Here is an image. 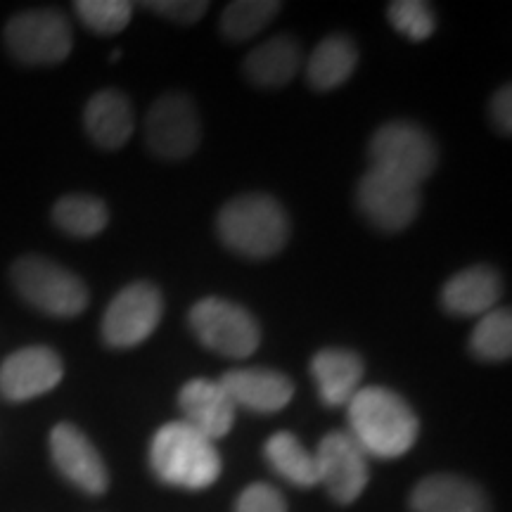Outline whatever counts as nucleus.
Here are the masks:
<instances>
[{
    "label": "nucleus",
    "instance_id": "obj_1",
    "mask_svg": "<svg viewBox=\"0 0 512 512\" xmlns=\"http://www.w3.org/2000/svg\"><path fill=\"white\" fill-rule=\"evenodd\" d=\"M351 439L375 458H399L418 439L420 422L413 408L392 389H358L347 403Z\"/></svg>",
    "mask_w": 512,
    "mask_h": 512
},
{
    "label": "nucleus",
    "instance_id": "obj_2",
    "mask_svg": "<svg viewBox=\"0 0 512 512\" xmlns=\"http://www.w3.org/2000/svg\"><path fill=\"white\" fill-rule=\"evenodd\" d=\"M150 467L159 482L200 491L221 477V456L214 441L178 420L157 430L150 444Z\"/></svg>",
    "mask_w": 512,
    "mask_h": 512
},
{
    "label": "nucleus",
    "instance_id": "obj_3",
    "mask_svg": "<svg viewBox=\"0 0 512 512\" xmlns=\"http://www.w3.org/2000/svg\"><path fill=\"white\" fill-rule=\"evenodd\" d=\"M219 238L235 254L249 259L275 256L290 240V219L268 195H240L219 211Z\"/></svg>",
    "mask_w": 512,
    "mask_h": 512
},
{
    "label": "nucleus",
    "instance_id": "obj_4",
    "mask_svg": "<svg viewBox=\"0 0 512 512\" xmlns=\"http://www.w3.org/2000/svg\"><path fill=\"white\" fill-rule=\"evenodd\" d=\"M10 280L24 302L55 318L79 316L91 299L79 275L38 254L17 259L10 268Z\"/></svg>",
    "mask_w": 512,
    "mask_h": 512
},
{
    "label": "nucleus",
    "instance_id": "obj_5",
    "mask_svg": "<svg viewBox=\"0 0 512 512\" xmlns=\"http://www.w3.org/2000/svg\"><path fill=\"white\" fill-rule=\"evenodd\" d=\"M373 169L418 185L427 181L437 166V145L425 128L413 121H389L380 126L368 145Z\"/></svg>",
    "mask_w": 512,
    "mask_h": 512
},
{
    "label": "nucleus",
    "instance_id": "obj_6",
    "mask_svg": "<svg viewBox=\"0 0 512 512\" xmlns=\"http://www.w3.org/2000/svg\"><path fill=\"white\" fill-rule=\"evenodd\" d=\"M5 46L17 62L29 67L60 64L74 48L72 24L57 10L19 12L5 27Z\"/></svg>",
    "mask_w": 512,
    "mask_h": 512
},
{
    "label": "nucleus",
    "instance_id": "obj_7",
    "mask_svg": "<svg viewBox=\"0 0 512 512\" xmlns=\"http://www.w3.org/2000/svg\"><path fill=\"white\" fill-rule=\"evenodd\" d=\"M190 328L204 347L228 358L252 356L261 342L252 313L221 297H207L192 306Z\"/></svg>",
    "mask_w": 512,
    "mask_h": 512
},
{
    "label": "nucleus",
    "instance_id": "obj_8",
    "mask_svg": "<svg viewBox=\"0 0 512 512\" xmlns=\"http://www.w3.org/2000/svg\"><path fill=\"white\" fill-rule=\"evenodd\" d=\"M164 299L152 283H133L121 290L102 316V339L112 349H131L145 342L162 320Z\"/></svg>",
    "mask_w": 512,
    "mask_h": 512
},
{
    "label": "nucleus",
    "instance_id": "obj_9",
    "mask_svg": "<svg viewBox=\"0 0 512 512\" xmlns=\"http://www.w3.org/2000/svg\"><path fill=\"white\" fill-rule=\"evenodd\" d=\"M356 202L373 226L384 233H399L418 216L420 188L370 166L368 174H363L358 183Z\"/></svg>",
    "mask_w": 512,
    "mask_h": 512
},
{
    "label": "nucleus",
    "instance_id": "obj_10",
    "mask_svg": "<svg viewBox=\"0 0 512 512\" xmlns=\"http://www.w3.org/2000/svg\"><path fill=\"white\" fill-rule=\"evenodd\" d=\"M150 150L169 162H181L200 145V117L185 93H166L152 105L145 121Z\"/></svg>",
    "mask_w": 512,
    "mask_h": 512
},
{
    "label": "nucleus",
    "instance_id": "obj_11",
    "mask_svg": "<svg viewBox=\"0 0 512 512\" xmlns=\"http://www.w3.org/2000/svg\"><path fill=\"white\" fill-rule=\"evenodd\" d=\"M318 467V484L328 489L337 503L349 505L366 489L370 470L368 456L347 432H330L313 453Z\"/></svg>",
    "mask_w": 512,
    "mask_h": 512
},
{
    "label": "nucleus",
    "instance_id": "obj_12",
    "mask_svg": "<svg viewBox=\"0 0 512 512\" xmlns=\"http://www.w3.org/2000/svg\"><path fill=\"white\" fill-rule=\"evenodd\" d=\"M50 456L57 472L88 496L110 489V472L93 441L72 422H60L50 432Z\"/></svg>",
    "mask_w": 512,
    "mask_h": 512
},
{
    "label": "nucleus",
    "instance_id": "obj_13",
    "mask_svg": "<svg viewBox=\"0 0 512 512\" xmlns=\"http://www.w3.org/2000/svg\"><path fill=\"white\" fill-rule=\"evenodd\" d=\"M62 358L50 347H27L0 363V396L22 403L53 392L62 382Z\"/></svg>",
    "mask_w": 512,
    "mask_h": 512
},
{
    "label": "nucleus",
    "instance_id": "obj_14",
    "mask_svg": "<svg viewBox=\"0 0 512 512\" xmlns=\"http://www.w3.org/2000/svg\"><path fill=\"white\" fill-rule=\"evenodd\" d=\"M178 406L183 411V422H188L192 430L211 441L226 437L235 422V408H238L221 382L202 380V377L183 384Z\"/></svg>",
    "mask_w": 512,
    "mask_h": 512
},
{
    "label": "nucleus",
    "instance_id": "obj_15",
    "mask_svg": "<svg viewBox=\"0 0 512 512\" xmlns=\"http://www.w3.org/2000/svg\"><path fill=\"white\" fill-rule=\"evenodd\" d=\"M219 382L235 406H242L254 413L283 411L294 396V384L290 377L268 368L228 370Z\"/></svg>",
    "mask_w": 512,
    "mask_h": 512
},
{
    "label": "nucleus",
    "instance_id": "obj_16",
    "mask_svg": "<svg viewBox=\"0 0 512 512\" xmlns=\"http://www.w3.org/2000/svg\"><path fill=\"white\" fill-rule=\"evenodd\" d=\"M503 294V280L491 266H472L453 275L441 290V306L453 316H484Z\"/></svg>",
    "mask_w": 512,
    "mask_h": 512
},
{
    "label": "nucleus",
    "instance_id": "obj_17",
    "mask_svg": "<svg viewBox=\"0 0 512 512\" xmlns=\"http://www.w3.org/2000/svg\"><path fill=\"white\" fill-rule=\"evenodd\" d=\"M413 512H491L482 486L458 475H432L415 486Z\"/></svg>",
    "mask_w": 512,
    "mask_h": 512
},
{
    "label": "nucleus",
    "instance_id": "obj_18",
    "mask_svg": "<svg viewBox=\"0 0 512 512\" xmlns=\"http://www.w3.org/2000/svg\"><path fill=\"white\" fill-rule=\"evenodd\" d=\"M83 126L95 145L105 150H119L128 143L136 128L133 107L121 91L105 88L88 100L83 112Z\"/></svg>",
    "mask_w": 512,
    "mask_h": 512
},
{
    "label": "nucleus",
    "instance_id": "obj_19",
    "mask_svg": "<svg viewBox=\"0 0 512 512\" xmlns=\"http://www.w3.org/2000/svg\"><path fill=\"white\" fill-rule=\"evenodd\" d=\"M366 366L356 351L323 349L311 358V377L318 384L320 401L325 406H347L351 396L358 392Z\"/></svg>",
    "mask_w": 512,
    "mask_h": 512
},
{
    "label": "nucleus",
    "instance_id": "obj_20",
    "mask_svg": "<svg viewBox=\"0 0 512 512\" xmlns=\"http://www.w3.org/2000/svg\"><path fill=\"white\" fill-rule=\"evenodd\" d=\"M302 67V46L292 36H275L245 60L247 79L259 88H283Z\"/></svg>",
    "mask_w": 512,
    "mask_h": 512
},
{
    "label": "nucleus",
    "instance_id": "obj_21",
    "mask_svg": "<svg viewBox=\"0 0 512 512\" xmlns=\"http://www.w3.org/2000/svg\"><path fill=\"white\" fill-rule=\"evenodd\" d=\"M358 50L349 36L332 34L318 43L306 64V81L313 91H332L354 74Z\"/></svg>",
    "mask_w": 512,
    "mask_h": 512
},
{
    "label": "nucleus",
    "instance_id": "obj_22",
    "mask_svg": "<svg viewBox=\"0 0 512 512\" xmlns=\"http://www.w3.org/2000/svg\"><path fill=\"white\" fill-rule=\"evenodd\" d=\"M264 453L273 472H278L290 484L302 486V489L318 484L316 458H313V453L306 451L302 441L294 437L292 432H275L266 441Z\"/></svg>",
    "mask_w": 512,
    "mask_h": 512
},
{
    "label": "nucleus",
    "instance_id": "obj_23",
    "mask_svg": "<svg viewBox=\"0 0 512 512\" xmlns=\"http://www.w3.org/2000/svg\"><path fill=\"white\" fill-rule=\"evenodd\" d=\"M53 221L62 233L74 238H95L110 223V211L93 195H67L53 207Z\"/></svg>",
    "mask_w": 512,
    "mask_h": 512
},
{
    "label": "nucleus",
    "instance_id": "obj_24",
    "mask_svg": "<svg viewBox=\"0 0 512 512\" xmlns=\"http://www.w3.org/2000/svg\"><path fill=\"white\" fill-rule=\"evenodd\" d=\"M280 8L283 5L273 3V0H238V3H230L221 17L223 36L235 43L249 41L273 22Z\"/></svg>",
    "mask_w": 512,
    "mask_h": 512
},
{
    "label": "nucleus",
    "instance_id": "obj_25",
    "mask_svg": "<svg viewBox=\"0 0 512 512\" xmlns=\"http://www.w3.org/2000/svg\"><path fill=\"white\" fill-rule=\"evenodd\" d=\"M472 354L482 361H508L512 354V316L510 309L484 313L470 337Z\"/></svg>",
    "mask_w": 512,
    "mask_h": 512
},
{
    "label": "nucleus",
    "instance_id": "obj_26",
    "mask_svg": "<svg viewBox=\"0 0 512 512\" xmlns=\"http://www.w3.org/2000/svg\"><path fill=\"white\" fill-rule=\"evenodd\" d=\"M76 15L88 29L100 36H114L131 22L133 3L128 0H76Z\"/></svg>",
    "mask_w": 512,
    "mask_h": 512
},
{
    "label": "nucleus",
    "instance_id": "obj_27",
    "mask_svg": "<svg viewBox=\"0 0 512 512\" xmlns=\"http://www.w3.org/2000/svg\"><path fill=\"white\" fill-rule=\"evenodd\" d=\"M387 17L392 27L411 41H425L437 29L432 8L420 0H396L387 8Z\"/></svg>",
    "mask_w": 512,
    "mask_h": 512
},
{
    "label": "nucleus",
    "instance_id": "obj_28",
    "mask_svg": "<svg viewBox=\"0 0 512 512\" xmlns=\"http://www.w3.org/2000/svg\"><path fill=\"white\" fill-rule=\"evenodd\" d=\"M235 512H287V501L275 486L256 482L242 491Z\"/></svg>",
    "mask_w": 512,
    "mask_h": 512
},
{
    "label": "nucleus",
    "instance_id": "obj_29",
    "mask_svg": "<svg viewBox=\"0 0 512 512\" xmlns=\"http://www.w3.org/2000/svg\"><path fill=\"white\" fill-rule=\"evenodd\" d=\"M143 5L147 10L166 17L169 22L183 24V27L200 22L209 10V3H204V0L202 3L200 0H152V3H143Z\"/></svg>",
    "mask_w": 512,
    "mask_h": 512
},
{
    "label": "nucleus",
    "instance_id": "obj_30",
    "mask_svg": "<svg viewBox=\"0 0 512 512\" xmlns=\"http://www.w3.org/2000/svg\"><path fill=\"white\" fill-rule=\"evenodd\" d=\"M491 119H494L498 131L505 133V136H510V131H512V93H510V86L498 88L494 100H491Z\"/></svg>",
    "mask_w": 512,
    "mask_h": 512
}]
</instances>
